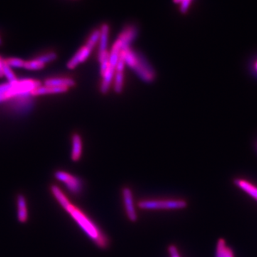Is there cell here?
Returning <instances> with one entry per match:
<instances>
[{"instance_id": "24", "label": "cell", "mask_w": 257, "mask_h": 257, "mask_svg": "<svg viewBox=\"0 0 257 257\" xmlns=\"http://www.w3.org/2000/svg\"><path fill=\"white\" fill-rule=\"evenodd\" d=\"M224 257H235L234 251H233L232 248H230L229 246H227L226 251H225Z\"/></svg>"}, {"instance_id": "22", "label": "cell", "mask_w": 257, "mask_h": 257, "mask_svg": "<svg viewBox=\"0 0 257 257\" xmlns=\"http://www.w3.org/2000/svg\"><path fill=\"white\" fill-rule=\"evenodd\" d=\"M12 87V83L8 82L0 84V95L4 94L10 90Z\"/></svg>"}, {"instance_id": "16", "label": "cell", "mask_w": 257, "mask_h": 257, "mask_svg": "<svg viewBox=\"0 0 257 257\" xmlns=\"http://www.w3.org/2000/svg\"><path fill=\"white\" fill-rule=\"evenodd\" d=\"M248 73L253 77L257 79V53L253 54L247 64Z\"/></svg>"}, {"instance_id": "18", "label": "cell", "mask_w": 257, "mask_h": 257, "mask_svg": "<svg viewBox=\"0 0 257 257\" xmlns=\"http://www.w3.org/2000/svg\"><path fill=\"white\" fill-rule=\"evenodd\" d=\"M175 4L179 5V11L182 14L185 15L188 13L193 0H172Z\"/></svg>"}, {"instance_id": "26", "label": "cell", "mask_w": 257, "mask_h": 257, "mask_svg": "<svg viewBox=\"0 0 257 257\" xmlns=\"http://www.w3.org/2000/svg\"><path fill=\"white\" fill-rule=\"evenodd\" d=\"M254 149L256 150L257 152V139L256 140V141L254 142Z\"/></svg>"}, {"instance_id": "13", "label": "cell", "mask_w": 257, "mask_h": 257, "mask_svg": "<svg viewBox=\"0 0 257 257\" xmlns=\"http://www.w3.org/2000/svg\"><path fill=\"white\" fill-rule=\"evenodd\" d=\"M45 85L70 89V88L75 87L76 82L74 79L70 78V77H51V78L45 79Z\"/></svg>"}, {"instance_id": "23", "label": "cell", "mask_w": 257, "mask_h": 257, "mask_svg": "<svg viewBox=\"0 0 257 257\" xmlns=\"http://www.w3.org/2000/svg\"><path fill=\"white\" fill-rule=\"evenodd\" d=\"M169 253H170L171 257H180L178 249L176 247L175 245H170L168 248Z\"/></svg>"}, {"instance_id": "2", "label": "cell", "mask_w": 257, "mask_h": 257, "mask_svg": "<svg viewBox=\"0 0 257 257\" xmlns=\"http://www.w3.org/2000/svg\"><path fill=\"white\" fill-rule=\"evenodd\" d=\"M119 57L125 64L145 82L151 83L156 78L155 69L143 56L134 50L131 46L125 47L120 52Z\"/></svg>"}, {"instance_id": "3", "label": "cell", "mask_w": 257, "mask_h": 257, "mask_svg": "<svg viewBox=\"0 0 257 257\" xmlns=\"http://www.w3.org/2000/svg\"><path fill=\"white\" fill-rule=\"evenodd\" d=\"M100 36L99 30H94L89 38L87 39L85 45L79 49L74 54L73 57L67 62V67L69 69H75L79 64L84 63L89 58L93 50L98 45Z\"/></svg>"}, {"instance_id": "7", "label": "cell", "mask_w": 257, "mask_h": 257, "mask_svg": "<svg viewBox=\"0 0 257 257\" xmlns=\"http://www.w3.org/2000/svg\"><path fill=\"white\" fill-rule=\"evenodd\" d=\"M100 36L98 43L97 60L99 64L109 60V26L107 24H103L100 29Z\"/></svg>"}, {"instance_id": "5", "label": "cell", "mask_w": 257, "mask_h": 257, "mask_svg": "<svg viewBox=\"0 0 257 257\" xmlns=\"http://www.w3.org/2000/svg\"><path fill=\"white\" fill-rule=\"evenodd\" d=\"M41 82L35 79H27L12 82V87L6 93L8 100L16 96L31 94L32 91L41 86Z\"/></svg>"}, {"instance_id": "15", "label": "cell", "mask_w": 257, "mask_h": 257, "mask_svg": "<svg viewBox=\"0 0 257 257\" xmlns=\"http://www.w3.org/2000/svg\"><path fill=\"white\" fill-rule=\"evenodd\" d=\"M45 65L42 62H40L38 59H34V60L25 61L24 68L28 69V70H40L45 68Z\"/></svg>"}, {"instance_id": "11", "label": "cell", "mask_w": 257, "mask_h": 257, "mask_svg": "<svg viewBox=\"0 0 257 257\" xmlns=\"http://www.w3.org/2000/svg\"><path fill=\"white\" fill-rule=\"evenodd\" d=\"M17 216L20 224H26L29 220L28 202L24 194H18L17 197Z\"/></svg>"}, {"instance_id": "10", "label": "cell", "mask_w": 257, "mask_h": 257, "mask_svg": "<svg viewBox=\"0 0 257 257\" xmlns=\"http://www.w3.org/2000/svg\"><path fill=\"white\" fill-rule=\"evenodd\" d=\"M234 184L236 187L246 193L250 197L257 202V185L249 179L237 177L234 179Z\"/></svg>"}, {"instance_id": "21", "label": "cell", "mask_w": 257, "mask_h": 257, "mask_svg": "<svg viewBox=\"0 0 257 257\" xmlns=\"http://www.w3.org/2000/svg\"><path fill=\"white\" fill-rule=\"evenodd\" d=\"M57 58V55L55 52H49V53L40 56V57H37V59H38L42 63L46 64L50 63V62H53V61H55Z\"/></svg>"}, {"instance_id": "12", "label": "cell", "mask_w": 257, "mask_h": 257, "mask_svg": "<svg viewBox=\"0 0 257 257\" xmlns=\"http://www.w3.org/2000/svg\"><path fill=\"white\" fill-rule=\"evenodd\" d=\"M83 142L79 134L75 133L72 137V151L71 159L74 162H79L82 156Z\"/></svg>"}, {"instance_id": "6", "label": "cell", "mask_w": 257, "mask_h": 257, "mask_svg": "<svg viewBox=\"0 0 257 257\" xmlns=\"http://www.w3.org/2000/svg\"><path fill=\"white\" fill-rule=\"evenodd\" d=\"M55 177L57 181L63 184L67 190L73 195H79L82 192L83 184L79 177L62 170L55 172Z\"/></svg>"}, {"instance_id": "20", "label": "cell", "mask_w": 257, "mask_h": 257, "mask_svg": "<svg viewBox=\"0 0 257 257\" xmlns=\"http://www.w3.org/2000/svg\"><path fill=\"white\" fill-rule=\"evenodd\" d=\"M227 246L224 239L218 240V242L216 243L215 257H224Z\"/></svg>"}, {"instance_id": "19", "label": "cell", "mask_w": 257, "mask_h": 257, "mask_svg": "<svg viewBox=\"0 0 257 257\" xmlns=\"http://www.w3.org/2000/svg\"><path fill=\"white\" fill-rule=\"evenodd\" d=\"M3 74H4V77L8 79V82H14L18 80V78H17L13 69L5 62H4V67H3Z\"/></svg>"}, {"instance_id": "17", "label": "cell", "mask_w": 257, "mask_h": 257, "mask_svg": "<svg viewBox=\"0 0 257 257\" xmlns=\"http://www.w3.org/2000/svg\"><path fill=\"white\" fill-rule=\"evenodd\" d=\"M5 62L8 65H9L11 68H24L25 65V60L16 57H10V58L5 59Z\"/></svg>"}, {"instance_id": "1", "label": "cell", "mask_w": 257, "mask_h": 257, "mask_svg": "<svg viewBox=\"0 0 257 257\" xmlns=\"http://www.w3.org/2000/svg\"><path fill=\"white\" fill-rule=\"evenodd\" d=\"M50 192L60 207L70 215L72 219L98 247L101 249H106L109 247V240L106 235L84 211L69 200L68 197L58 186H51Z\"/></svg>"}, {"instance_id": "14", "label": "cell", "mask_w": 257, "mask_h": 257, "mask_svg": "<svg viewBox=\"0 0 257 257\" xmlns=\"http://www.w3.org/2000/svg\"><path fill=\"white\" fill-rule=\"evenodd\" d=\"M69 89L64 87H52V86H40L35 90L32 91L31 95L36 96L45 95V94H62L68 92Z\"/></svg>"}, {"instance_id": "25", "label": "cell", "mask_w": 257, "mask_h": 257, "mask_svg": "<svg viewBox=\"0 0 257 257\" xmlns=\"http://www.w3.org/2000/svg\"><path fill=\"white\" fill-rule=\"evenodd\" d=\"M4 59H3V57L0 56V78L4 77V74H3V67H4Z\"/></svg>"}, {"instance_id": "9", "label": "cell", "mask_w": 257, "mask_h": 257, "mask_svg": "<svg viewBox=\"0 0 257 257\" xmlns=\"http://www.w3.org/2000/svg\"><path fill=\"white\" fill-rule=\"evenodd\" d=\"M126 67L124 60L119 57L116 67L114 79H113L112 85L114 92L116 94H121L124 89V69Z\"/></svg>"}, {"instance_id": "8", "label": "cell", "mask_w": 257, "mask_h": 257, "mask_svg": "<svg viewBox=\"0 0 257 257\" xmlns=\"http://www.w3.org/2000/svg\"><path fill=\"white\" fill-rule=\"evenodd\" d=\"M123 202H124L125 211L128 219L132 222H136L138 219L136 208L134 203L133 193L128 187H124L121 191Z\"/></svg>"}, {"instance_id": "4", "label": "cell", "mask_w": 257, "mask_h": 257, "mask_svg": "<svg viewBox=\"0 0 257 257\" xmlns=\"http://www.w3.org/2000/svg\"><path fill=\"white\" fill-rule=\"evenodd\" d=\"M187 207V202L182 199L166 200H143L138 203V207L143 210H176Z\"/></svg>"}, {"instance_id": "27", "label": "cell", "mask_w": 257, "mask_h": 257, "mask_svg": "<svg viewBox=\"0 0 257 257\" xmlns=\"http://www.w3.org/2000/svg\"><path fill=\"white\" fill-rule=\"evenodd\" d=\"M3 45V41H2L1 37H0V46Z\"/></svg>"}]
</instances>
